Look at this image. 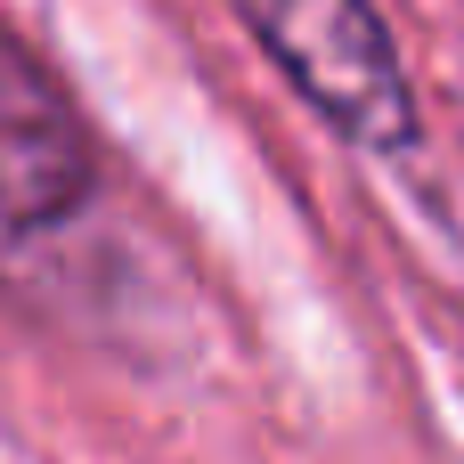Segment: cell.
I'll list each match as a JSON object with an SVG mask.
<instances>
[{"instance_id": "6da1fadb", "label": "cell", "mask_w": 464, "mask_h": 464, "mask_svg": "<svg viewBox=\"0 0 464 464\" xmlns=\"http://www.w3.org/2000/svg\"><path fill=\"white\" fill-rule=\"evenodd\" d=\"M237 16L343 139H359V147L416 139V90L367 0H237Z\"/></svg>"}, {"instance_id": "7a4b0ae2", "label": "cell", "mask_w": 464, "mask_h": 464, "mask_svg": "<svg viewBox=\"0 0 464 464\" xmlns=\"http://www.w3.org/2000/svg\"><path fill=\"white\" fill-rule=\"evenodd\" d=\"M98 204V155L49 65L0 33V269L49 253Z\"/></svg>"}]
</instances>
